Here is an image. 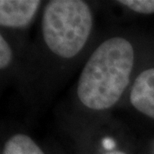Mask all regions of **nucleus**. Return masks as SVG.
I'll use <instances>...</instances> for the list:
<instances>
[{
    "mask_svg": "<svg viewBox=\"0 0 154 154\" xmlns=\"http://www.w3.org/2000/svg\"><path fill=\"white\" fill-rule=\"evenodd\" d=\"M134 63L132 44L112 37L91 54L78 81L77 94L88 108L103 110L119 100L127 87Z\"/></svg>",
    "mask_w": 154,
    "mask_h": 154,
    "instance_id": "obj_1",
    "label": "nucleus"
},
{
    "mask_svg": "<svg viewBox=\"0 0 154 154\" xmlns=\"http://www.w3.org/2000/svg\"><path fill=\"white\" fill-rule=\"evenodd\" d=\"M92 28L89 6L80 0H53L42 19L45 43L54 54L72 58L83 48Z\"/></svg>",
    "mask_w": 154,
    "mask_h": 154,
    "instance_id": "obj_2",
    "label": "nucleus"
},
{
    "mask_svg": "<svg viewBox=\"0 0 154 154\" xmlns=\"http://www.w3.org/2000/svg\"><path fill=\"white\" fill-rule=\"evenodd\" d=\"M39 5L38 0H1L0 24L13 28L24 27L35 15Z\"/></svg>",
    "mask_w": 154,
    "mask_h": 154,
    "instance_id": "obj_3",
    "label": "nucleus"
},
{
    "mask_svg": "<svg viewBox=\"0 0 154 154\" xmlns=\"http://www.w3.org/2000/svg\"><path fill=\"white\" fill-rule=\"evenodd\" d=\"M130 101L138 111L154 119V68L145 70L136 78Z\"/></svg>",
    "mask_w": 154,
    "mask_h": 154,
    "instance_id": "obj_4",
    "label": "nucleus"
},
{
    "mask_svg": "<svg viewBox=\"0 0 154 154\" xmlns=\"http://www.w3.org/2000/svg\"><path fill=\"white\" fill-rule=\"evenodd\" d=\"M3 154H44L31 138L24 134L11 137L4 146Z\"/></svg>",
    "mask_w": 154,
    "mask_h": 154,
    "instance_id": "obj_5",
    "label": "nucleus"
},
{
    "mask_svg": "<svg viewBox=\"0 0 154 154\" xmlns=\"http://www.w3.org/2000/svg\"><path fill=\"white\" fill-rule=\"evenodd\" d=\"M119 3L138 13H154V0H122Z\"/></svg>",
    "mask_w": 154,
    "mask_h": 154,
    "instance_id": "obj_6",
    "label": "nucleus"
},
{
    "mask_svg": "<svg viewBox=\"0 0 154 154\" xmlns=\"http://www.w3.org/2000/svg\"><path fill=\"white\" fill-rule=\"evenodd\" d=\"M12 51L7 41L3 36H0V68H6L11 62Z\"/></svg>",
    "mask_w": 154,
    "mask_h": 154,
    "instance_id": "obj_7",
    "label": "nucleus"
},
{
    "mask_svg": "<svg viewBox=\"0 0 154 154\" xmlns=\"http://www.w3.org/2000/svg\"><path fill=\"white\" fill-rule=\"evenodd\" d=\"M102 145L104 146V148L110 150L114 147L115 143H114V141L112 139H110V138H105V139H103V141H102Z\"/></svg>",
    "mask_w": 154,
    "mask_h": 154,
    "instance_id": "obj_8",
    "label": "nucleus"
},
{
    "mask_svg": "<svg viewBox=\"0 0 154 154\" xmlns=\"http://www.w3.org/2000/svg\"><path fill=\"white\" fill-rule=\"evenodd\" d=\"M107 154H126V153L122 152V151H111V152H109Z\"/></svg>",
    "mask_w": 154,
    "mask_h": 154,
    "instance_id": "obj_9",
    "label": "nucleus"
}]
</instances>
